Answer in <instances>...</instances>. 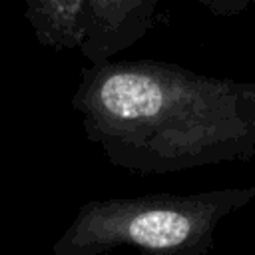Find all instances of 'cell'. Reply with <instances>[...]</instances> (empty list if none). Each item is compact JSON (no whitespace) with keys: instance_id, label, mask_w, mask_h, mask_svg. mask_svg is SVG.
<instances>
[{"instance_id":"1","label":"cell","mask_w":255,"mask_h":255,"mask_svg":"<svg viewBox=\"0 0 255 255\" xmlns=\"http://www.w3.org/2000/svg\"><path fill=\"white\" fill-rule=\"evenodd\" d=\"M72 108L86 137L131 173H167L255 149V80L159 60H108L82 68Z\"/></svg>"},{"instance_id":"2","label":"cell","mask_w":255,"mask_h":255,"mask_svg":"<svg viewBox=\"0 0 255 255\" xmlns=\"http://www.w3.org/2000/svg\"><path fill=\"white\" fill-rule=\"evenodd\" d=\"M229 199L231 193L90 199L50 255H104L116 247H133L141 255H189Z\"/></svg>"},{"instance_id":"3","label":"cell","mask_w":255,"mask_h":255,"mask_svg":"<svg viewBox=\"0 0 255 255\" xmlns=\"http://www.w3.org/2000/svg\"><path fill=\"white\" fill-rule=\"evenodd\" d=\"M163 0H88L80 54L102 64L139 42L157 22Z\"/></svg>"},{"instance_id":"4","label":"cell","mask_w":255,"mask_h":255,"mask_svg":"<svg viewBox=\"0 0 255 255\" xmlns=\"http://www.w3.org/2000/svg\"><path fill=\"white\" fill-rule=\"evenodd\" d=\"M88 0H24V16L36 40L54 52L78 50Z\"/></svg>"},{"instance_id":"5","label":"cell","mask_w":255,"mask_h":255,"mask_svg":"<svg viewBox=\"0 0 255 255\" xmlns=\"http://www.w3.org/2000/svg\"><path fill=\"white\" fill-rule=\"evenodd\" d=\"M197 2L213 16H223V18L239 16L251 4H255V0H197Z\"/></svg>"}]
</instances>
